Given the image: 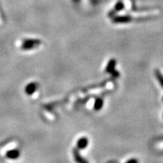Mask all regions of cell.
<instances>
[{
	"instance_id": "cell-1",
	"label": "cell",
	"mask_w": 163,
	"mask_h": 163,
	"mask_svg": "<svg viewBox=\"0 0 163 163\" xmlns=\"http://www.w3.org/2000/svg\"><path fill=\"white\" fill-rule=\"evenodd\" d=\"M115 64H116V61H115V59H111V60L108 62L107 65L106 72L108 73L112 74L113 77L116 78L119 76V73H118V71L115 70Z\"/></svg>"
},
{
	"instance_id": "cell-2",
	"label": "cell",
	"mask_w": 163,
	"mask_h": 163,
	"mask_svg": "<svg viewBox=\"0 0 163 163\" xmlns=\"http://www.w3.org/2000/svg\"><path fill=\"white\" fill-rule=\"evenodd\" d=\"M40 43L41 42L40 40H28L23 42L21 48L23 50H30V49H33L34 48L38 46Z\"/></svg>"
},
{
	"instance_id": "cell-3",
	"label": "cell",
	"mask_w": 163,
	"mask_h": 163,
	"mask_svg": "<svg viewBox=\"0 0 163 163\" xmlns=\"http://www.w3.org/2000/svg\"><path fill=\"white\" fill-rule=\"evenodd\" d=\"M39 88V84L37 82H30L25 88V92L27 95H32L37 91Z\"/></svg>"
},
{
	"instance_id": "cell-4",
	"label": "cell",
	"mask_w": 163,
	"mask_h": 163,
	"mask_svg": "<svg viewBox=\"0 0 163 163\" xmlns=\"http://www.w3.org/2000/svg\"><path fill=\"white\" fill-rule=\"evenodd\" d=\"M20 152L19 149H10L6 153V156L9 159H17L20 157Z\"/></svg>"
},
{
	"instance_id": "cell-5",
	"label": "cell",
	"mask_w": 163,
	"mask_h": 163,
	"mask_svg": "<svg viewBox=\"0 0 163 163\" xmlns=\"http://www.w3.org/2000/svg\"><path fill=\"white\" fill-rule=\"evenodd\" d=\"M88 144V140L87 137H81L80 139H79V140L77 141V144H76V145H77V147L78 149H85L87 147Z\"/></svg>"
},
{
	"instance_id": "cell-6",
	"label": "cell",
	"mask_w": 163,
	"mask_h": 163,
	"mask_svg": "<svg viewBox=\"0 0 163 163\" xmlns=\"http://www.w3.org/2000/svg\"><path fill=\"white\" fill-rule=\"evenodd\" d=\"M73 153L74 159L76 162L77 163H88L87 161H86L84 158L82 157L77 149H74L73 151Z\"/></svg>"
},
{
	"instance_id": "cell-7",
	"label": "cell",
	"mask_w": 163,
	"mask_h": 163,
	"mask_svg": "<svg viewBox=\"0 0 163 163\" xmlns=\"http://www.w3.org/2000/svg\"><path fill=\"white\" fill-rule=\"evenodd\" d=\"M103 105V101L101 98H98L94 102V109L97 111L100 110L102 108Z\"/></svg>"
},
{
	"instance_id": "cell-8",
	"label": "cell",
	"mask_w": 163,
	"mask_h": 163,
	"mask_svg": "<svg viewBox=\"0 0 163 163\" xmlns=\"http://www.w3.org/2000/svg\"><path fill=\"white\" fill-rule=\"evenodd\" d=\"M155 73H156V78H157L158 81H159V84H160L161 86H162V87L163 88V76L162 75V73H160V71L158 70V69H156Z\"/></svg>"
},
{
	"instance_id": "cell-9",
	"label": "cell",
	"mask_w": 163,
	"mask_h": 163,
	"mask_svg": "<svg viewBox=\"0 0 163 163\" xmlns=\"http://www.w3.org/2000/svg\"><path fill=\"white\" fill-rule=\"evenodd\" d=\"M126 163H138V162H137V160L136 159H132L130 160H128Z\"/></svg>"
},
{
	"instance_id": "cell-10",
	"label": "cell",
	"mask_w": 163,
	"mask_h": 163,
	"mask_svg": "<svg viewBox=\"0 0 163 163\" xmlns=\"http://www.w3.org/2000/svg\"><path fill=\"white\" fill-rule=\"evenodd\" d=\"M162 101H163V98H162Z\"/></svg>"
}]
</instances>
